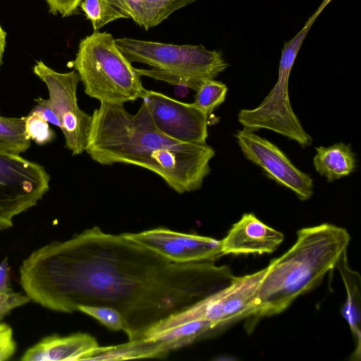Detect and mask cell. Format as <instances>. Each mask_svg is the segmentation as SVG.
<instances>
[{
	"mask_svg": "<svg viewBox=\"0 0 361 361\" xmlns=\"http://www.w3.org/2000/svg\"><path fill=\"white\" fill-rule=\"evenodd\" d=\"M0 115H1V114H0Z\"/></svg>",
	"mask_w": 361,
	"mask_h": 361,
	"instance_id": "29",
	"label": "cell"
},
{
	"mask_svg": "<svg viewBox=\"0 0 361 361\" xmlns=\"http://www.w3.org/2000/svg\"><path fill=\"white\" fill-rule=\"evenodd\" d=\"M94 31H99L106 24L127 16L114 6L109 0H82L80 4Z\"/></svg>",
	"mask_w": 361,
	"mask_h": 361,
	"instance_id": "20",
	"label": "cell"
},
{
	"mask_svg": "<svg viewBox=\"0 0 361 361\" xmlns=\"http://www.w3.org/2000/svg\"><path fill=\"white\" fill-rule=\"evenodd\" d=\"M6 44V32L0 25V66L3 63V56Z\"/></svg>",
	"mask_w": 361,
	"mask_h": 361,
	"instance_id": "28",
	"label": "cell"
},
{
	"mask_svg": "<svg viewBox=\"0 0 361 361\" xmlns=\"http://www.w3.org/2000/svg\"><path fill=\"white\" fill-rule=\"evenodd\" d=\"M50 179L39 163L0 152V231L12 227L14 217L37 204L49 190Z\"/></svg>",
	"mask_w": 361,
	"mask_h": 361,
	"instance_id": "9",
	"label": "cell"
},
{
	"mask_svg": "<svg viewBox=\"0 0 361 361\" xmlns=\"http://www.w3.org/2000/svg\"><path fill=\"white\" fill-rule=\"evenodd\" d=\"M283 234L245 213L221 240L222 255L271 253L283 242Z\"/></svg>",
	"mask_w": 361,
	"mask_h": 361,
	"instance_id": "13",
	"label": "cell"
},
{
	"mask_svg": "<svg viewBox=\"0 0 361 361\" xmlns=\"http://www.w3.org/2000/svg\"><path fill=\"white\" fill-rule=\"evenodd\" d=\"M311 26V23L307 22L294 38L284 43L278 80L262 102L253 109H244L238 113V120L244 129L252 132L268 129L297 142L303 148L311 145L312 138L294 113L288 93L292 67Z\"/></svg>",
	"mask_w": 361,
	"mask_h": 361,
	"instance_id": "6",
	"label": "cell"
},
{
	"mask_svg": "<svg viewBox=\"0 0 361 361\" xmlns=\"http://www.w3.org/2000/svg\"><path fill=\"white\" fill-rule=\"evenodd\" d=\"M219 330L207 320H195L144 339L149 357H161L170 351L181 348Z\"/></svg>",
	"mask_w": 361,
	"mask_h": 361,
	"instance_id": "15",
	"label": "cell"
},
{
	"mask_svg": "<svg viewBox=\"0 0 361 361\" xmlns=\"http://www.w3.org/2000/svg\"><path fill=\"white\" fill-rule=\"evenodd\" d=\"M70 64L79 74L85 94L100 102L124 104L145 94L136 68L107 32L94 31L82 39Z\"/></svg>",
	"mask_w": 361,
	"mask_h": 361,
	"instance_id": "4",
	"label": "cell"
},
{
	"mask_svg": "<svg viewBox=\"0 0 361 361\" xmlns=\"http://www.w3.org/2000/svg\"><path fill=\"white\" fill-rule=\"evenodd\" d=\"M78 311L84 312L113 331L123 329V319L120 313L115 309L106 306L80 305Z\"/></svg>",
	"mask_w": 361,
	"mask_h": 361,
	"instance_id": "23",
	"label": "cell"
},
{
	"mask_svg": "<svg viewBox=\"0 0 361 361\" xmlns=\"http://www.w3.org/2000/svg\"><path fill=\"white\" fill-rule=\"evenodd\" d=\"M235 137L245 157L262 169L268 177L292 190L302 201L312 196V178L297 169L276 145L244 128L238 130Z\"/></svg>",
	"mask_w": 361,
	"mask_h": 361,
	"instance_id": "10",
	"label": "cell"
},
{
	"mask_svg": "<svg viewBox=\"0 0 361 361\" xmlns=\"http://www.w3.org/2000/svg\"><path fill=\"white\" fill-rule=\"evenodd\" d=\"M31 145L25 132V118L5 117L0 115V152L20 155Z\"/></svg>",
	"mask_w": 361,
	"mask_h": 361,
	"instance_id": "19",
	"label": "cell"
},
{
	"mask_svg": "<svg viewBox=\"0 0 361 361\" xmlns=\"http://www.w3.org/2000/svg\"><path fill=\"white\" fill-rule=\"evenodd\" d=\"M17 343L13 338L12 327L0 322V361L9 360L15 354Z\"/></svg>",
	"mask_w": 361,
	"mask_h": 361,
	"instance_id": "25",
	"label": "cell"
},
{
	"mask_svg": "<svg viewBox=\"0 0 361 361\" xmlns=\"http://www.w3.org/2000/svg\"><path fill=\"white\" fill-rule=\"evenodd\" d=\"M142 100L146 102L155 126L164 134L182 142L207 143L208 117L192 103L182 102L148 90Z\"/></svg>",
	"mask_w": 361,
	"mask_h": 361,
	"instance_id": "11",
	"label": "cell"
},
{
	"mask_svg": "<svg viewBox=\"0 0 361 361\" xmlns=\"http://www.w3.org/2000/svg\"><path fill=\"white\" fill-rule=\"evenodd\" d=\"M49 12L53 15L61 14L68 17L78 13V7L82 0H45Z\"/></svg>",
	"mask_w": 361,
	"mask_h": 361,
	"instance_id": "26",
	"label": "cell"
},
{
	"mask_svg": "<svg viewBox=\"0 0 361 361\" xmlns=\"http://www.w3.org/2000/svg\"><path fill=\"white\" fill-rule=\"evenodd\" d=\"M96 338L87 333L66 336L54 334L45 336L29 348L20 360L22 361L85 360L97 348Z\"/></svg>",
	"mask_w": 361,
	"mask_h": 361,
	"instance_id": "14",
	"label": "cell"
},
{
	"mask_svg": "<svg viewBox=\"0 0 361 361\" xmlns=\"http://www.w3.org/2000/svg\"><path fill=\"white\" fill-rule=\"evenodd\" d=\"M117 47L130 62L181 76L198 85L214 79L228 64L221 51L208 50L202 44H173L129 37L115 39Z\"/></svg>",
	"mask_w": 361,
	"mask_h": 361,
	"instance_id": "5",
	"label": "cell"
},
{
	"mask_svg": "<svg viewBox=\"0 0 361 361\" xmlns=\"http://www.w3.org/2000/svg\"><path fill=\"white\" fill-rule=\"evenodd\" d=\"M228 91L227 86L214 79L204 81L196 91L192 103L209 117L224 101Z\"/></svg>",
	"mask_w": 361,
	"mask_h": 361,
	"instance_id": "21",
	"label": "cell"
},
{
	"mask_svg": "<svg viewBox=\"0 0 361 361\" xmlns=\"http://www.w3.org/2000/svg\"><path fill=\"white\" fill-rule=\"evenodd\" d=\"M121 234L173 262L215 260L222 255L221 240L211 237L179 233L164 228Z\"/></svg>",
	"mask_w": 361,
	"mask_h": 361,
	"instance_id": "12",
	"label": "cell"
},
{
	"mask_svg": "<svg viewBox=\"0 0 361 361\" xmlns=\"http://www.w3.org/2000/svg\"><path fill=\"white\" fill-rule=\"evenodd\" d=\"M33 73L46 85L49 92L47 99L39 97L35 102L55 114L65 137V147L72 155L82 154L85 151L92 116L81 110L78 104L79 74L76 71L57 72L42 61H36Z\"/></svg>",
	"mask_w": 361,
	"mask_h": 361,
	"instance_id": "8",
	"label": "cell"
},
{
	"mask_svg": "<svg viewBox=\"0 0 361 361\" xmlns=\"http://www.w3.org/2000/svg\"><path fill=\"white\" fill-rule=\"evenodd\" d=\"M25 132L30 139L38 145L51 142L56 137L54 131L49 127L48 122L35 109L25 116Z\"/></svg>",
	"mask_w": 361,
	"mask_h": 361,
	"instance_id": "22",
	"label": "cell"
},
{
	"mask_svg": "<svg viewBox=\"0 0 361 361\" xmlns=\"http://www.w3.org/2000/svg\"><path fill=\"white\" fill-rule=\"evenodd\" d=\"M335 269H338L345 286L346 301L341 309L343 317L348 322L355 343L350 359L360 360L361 355V279L358 272L353 271L348 263L347 248L341 254Z\"/></svg>",
	"mask_w": 361,
	"mask_h": 361,
	"instance_id": "16",
	"label": "cell"
},
{
	"mask_svg": "<svg viewBox=\"0 0 361 361\" xmlns=\"http://www.w3.org/2000/svg\"><path fill=\"white\" fill-rule=\"evenodd\" d=\"M19 272L25 293L48 310L115 309L129 341L145 339L159 322L226 287L234 276L215 260L173 262L99 226L35 250Z\"/></svg>",
	"mask_w": 361,
	"mask_h": 361,
	"instance_id": "1",
	"label": "cell"
},
{
	"mask_svg": "<svg viewBox=\"0 0 361 361\" xmlns=\"http://www.w3.org/2000/svg\"><path fill=\"white\" fill-rule=\"evenodd\" d=\"M297 235L290 249L270 262L250 316L279 314L319 286L350 240L346 229L330 224L302 228Z\"/></svg>",
	"mask_w": 361,
	"mask_h": 361,
	"instance_id": "3",
	"label": "cell"
},
{
	"mask_svg": "<svg viewBox=\"0 0 361 361\" xmlns=\"http://www.w3.org/2000/svg\"><path fill=\"white\" fill-rule=\"evenodd\" d=\"M30 301L31 298L26 293L15 292L11 288L0 292V322L11 310Z\"/></svg>",
	"mask_w": 361,
	"mask_h": 361,
	"instance_id": "24",
	"label": "cell"
},
{
	"mask_svg": "<svg viewBox=\"0 0 361 361\" xmlns=\"http://www.w3.org/2000/svg\"><path fill=\"white\" fill-rule=\"evenodd\" d=\"M315 150L314 169L328 182L348 176L356 169V157L350 145L338 142L328 147L320 146Z\"/></svg>",
	"mask_w": 361,
	"mask_h": 361,
	"instance_id": "18",
	"label": "cell"
},
{
	"mask_svg": "<svg viewBox=\"0 0 361 361\" xmlns=\"http://www.w3.org/2000/svg\"><path fill=\"white\" fill-rule=\"evenodd\" d=\"M91 116L85 152L100 164L148 169L179 194L200 190L210 173L214 149L207 143L182 142L164 134L144 100L135 114L123 104L100 102Z\"/></svg>",
	"mask_w": 361,
	"mask_h": 361,
	"instance_id": "2",
	"label": "cell"
},
{
	"mask_svg": "<svg viewBox=\"0 0 361 361\" xmlns=\"http://www.w3.org/2000/svg\"><path fill=\"white\" fill-rule=\"evenodd\" d=\"M137 25L149 30L197 0H109Z\"/></svg>",
	"mask_w": 361,
	"mask_h": 361,
	"instance_id": "17",
	"label": "cell"
},
{
	"mask_svg": "<svg viewBox=\"0 0 361 361\" xmlns=\"http://www.w3.org/2000/svg\"><path fill=\"white\" fill-rule=\"evenodd\" d=\"M10 267L8 263V258H4L0 262V292L4 291L10 288Z\"/></svg>",
	"mask_w": 361,
	"mask_h": 361,
	"instance_id": "27",
	"label": "cell"
},
{
	"mask_svg": "<svg viewBox=\"0 0 361 361\" xmlns=\"http://www.w3.org/2000/svg\"><path fill=\"white\" fill-rule=\"evenodd\" d=\"M267 271V267L249 275L234 276L226 287L159 322L147 333L145 338L191 321L207 320L221 329L250 316Z\"/></svg>",
	"mask_w": 361,
	"mask_h": 361,
	"instance_id": "7",
	"label": "cell"
}]
</instances>
